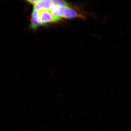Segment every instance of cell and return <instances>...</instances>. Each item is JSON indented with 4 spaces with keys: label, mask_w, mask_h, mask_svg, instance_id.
Returning a JSON list of instances; mask_svg holds the SVG:
<instances>
[{
    "label": "cell",
    "mask_w": 131,
    "mask_h": 131,
    "mask_svg": "<svg viewBox=\"0 0 131 131\" xmlns=\"http://www.w3.org/2000/svg\"><path fill=\"white\" fill-rule=\"evenodd\" d=\"M51 13L55 18L61 20L62 18L72 19L81 18L85 19L86 16L70 6L55 5L51 9Z\"/></svg>",
    "instance_id": "1"
},
{
    "label": "cell",
    "mask_w": 131,
    "mask_h": 131,
    "mask_svg": "<svg viewBox=\"0 0 131 131\" xmlns=\"http://www.w3.org/2000/svg\"><path fill=\"white\" fill-rule=\"evenodd\" d=\"M39 17L43 25L61 20L53 16L49 10H43L39 12Z\"/></svg>",
    "instance_id": "2"
},
{
    "label": "cell",
    "mask_w": 131,
    "mask_h": 131,
    "mask_svg": "<svg viewBox=\"0 0 131 131\" xmlns=\"http://www.w3.org/2000/svg\"><path fill=\"white\" fill-rule=\"evenodd\" d=\"M34 10L39 12L43 10H49L54 6L53 1L41 0L36 1L33 5Z\"/></svg>",
    "instance_id": "3"
},
{
    "label": "cell",
    "mask_w": 131,
    "mask_h": 131,
    "mask_svg": "<svg viewBox=\"0 0 131 131\" xmlns=\"http://www.w3.org/2000/svg\"><path fill=\"white\" fill-rule=\"evenodd\" d=\"M30 27L32 29H36L40 26L43 25L39 17V12L34 10L31 15Z\"/></svg>",
    "instance_id": "4"
}]
</instances>
